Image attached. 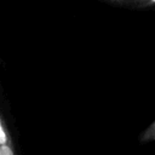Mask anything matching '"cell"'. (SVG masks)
Returning <instances> with one entry per match:
<instances>
[{
	"label": "cell",
	"mask_w": 155,
	"mask_h": 155,
	"mask_svg": "<svg viewBox=\"0 0 155 155\" xmlns=\"http://www.w3.org/2000/svg\"><path fill=\"white\" fill-rule=\"evenodd\" d=\"M142 139L143 140H153V139H155V122L143 133Z\"/></svg>",
	"instance_id": "1"
},
{
	"label": "cell",
	"mask_w": 155,
	"mask_h": 155,
	"mask_svg": "<svg viewBox=\"0 0 155 155\" xmlns=\"http://www.w3.org/2000/svg\"><path fill=\"white\" fill-rule=\"evenodd\" d=\"M8 142V137H7V133L5 131V127L1 122V119H0V145H6Z\"/></svg>",
	"instance_id": "2"
},
{
	"label": "cell",
	"mask_w": 155,
	"mask_h": 155,
	"mask_svg": "<svg viewBox=\"0 0 155 155\" xmlns=\"http://www.w3.org/2000/svg\"><path fill=\"white\" fill-rule=\"evenodd\" d=\"M0 155H15L12 148L6 144V145H0Z\"/></svg>",
	"instance_id": "3"
}]
</instances>
